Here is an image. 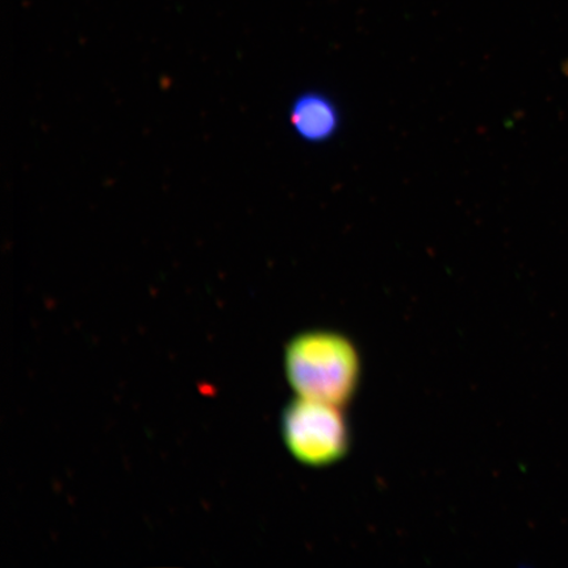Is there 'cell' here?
<instances>
[{
  "mask_svg": "<svg viewBox=\"0 0 568 568\" xmlns=\"http://www.w3.org/2000/svg\"><path fill=\"white\" fill-rule=\"evenodd\" d=\"M284 367L297 396L338 407L352 399L361 379L357 347L333 332H305L291 339Z\"/></svg>",
  "mask_w": 568,
  "mask_h": 568,
  "instance_id": "cell-1",
  "label": "cell"
},
{
  "mask_svg": "<svg viewBox=\"0 0 568 568\" xmlns=\"http://www.w3.org/2000/svg\"><path fill=\"white\" fill-rule=\"evenodd\" d=\"M338 406L297 396L284 410L282 432L287 449L302 464H336L349 449V429Z\"/></svg>",
  "mask_w": 568,
  "mask_h": 568,
  "instance_id": "cell-2",
  "label": "cell"
},
{
  "mask_svg": "<svg viewBox=\"0 0 568 568\" xmlns=\"http://www.w3.org/2000/svg\"><path fill=\"white\" fill-rule=\"evenodd\" d=\"M290 119L297 136L310 142L328 140L338 128L336 105L316 92L296 98L291 106Z\"/></svg>",
  "mask_w": 568,
  "mask_h": 568,
  "instance_id": "cell-3",
  "label": "cell"
}]
</instances>
